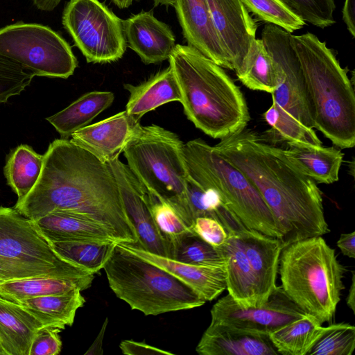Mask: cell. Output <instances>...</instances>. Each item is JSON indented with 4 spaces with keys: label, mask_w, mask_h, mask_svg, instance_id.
Returning a JSON list of instances; mask_svg holds the SVG:
<instances>
[{
    "label": "cell",
    "mask_w": 355,
    "mask_h": 355,
    "mask_svg": "<svg viewBox=\"0 0 355 355\" xmlns=\"http://www.w3.org/2000/svg\"><path fill=\"white\" fill-rule=\"evenodd\" d=\"M44 155L36 184L17 201L16 210L33 221L55 211L82 215L103 225L116 242L137 243L109 163L68 139L54 140Z\"/></svg>",
    "instance_id": "1"
},
{
    "label": "cell",
    "mask_w": 355,
    "mask_h": 355,
    "mask_svg": "<svg viewBox=\"0 0 355 355\" xmlns=\"http://www.w3.org/2000/svg\"><path fill=\"white\" fill-rule=\"evenodd\" d=\"M214 148L257 189L274 216L283 247L330 232L320 190L288 160L284 149L246 128Z\"/></svg>",
    "instance_id": "2"
},
{
    "label": "cell",
    "mask_w": 355,
    "mask_h": 355,
    "mask_svg": "<svg viewBox=\"0 0 355 355\" xmlns=\"http://www.w3.org/2000/svg\"><path fill=\"white\" fill-rule=\"evenodd\" d=\"M168 60L184 114L197 128L223 139L246 128V101L222 67L189 45L176 44Z\"/></svg>",
    "instance_id": "3"
},
{
    "label": "cell",
    "mask_w": 355,
    "mask_h": 355,
    "mask_svg": "<svg viewBox=\"0 0 355 355\" xmlns=\"http://www.w3.org/2000/svg\"><path fill=\"white\" fill-rule=\"evenodd\" d=\"M303 71L314 128L336 146L355 145V96L347 71L315 35H292Z\"/></svg>",
    "instance_id": "4"
},
{
    "label": "cell",
    "mask_w": 355,
    "mask_h": 355,
    "mask_svg": "<svg viewBox=\"0 0 355 355\" xmlns=\"http://www.w3.org/2000/svg\"><path fill=\"white\" fill-rule=\"evenodd\" d=\"M345 267L322 236L284 246L278 264L281 287L305 313L330 322L345 288Z\"/></svg>",
    "instance_id": "5"
},
{
    "label": "cell",
    "mask_w": 355,
    "mask_h": 355,
    "mask_svg": "<svg viewBox=\"0 0 355 355\" xmlns=\"http://www.w3.org/2000/svg\"><path fill=\"white\" fill-rule=\"evenodd\" d=\"M184 144L174 132L152 124L137 127L123 152L128 166L144 188L171 206L190 228Z\"/></svg>",
    "instance_id": "6"
},
{
    "label": "cell",
    "mask_w": 355,
    "mask_h": 355,
    "mask_svg": "<svg viewBox=\"0 0 355 355\" xmlns=\"http://www.w3.org/2000/svg\"><path fill=\"white\" fill-rule=\"evenodd\" d=\"M103 268L116 297L146 315L193 309L206 302L182 281L117 242Z\"/></svg>",
    "instance_id": "7"
},
{
    "label": "cell",
    "mask_w": 355,
    "mask_h": 355,
    "mask_svg": "<svg viewBox=\"0 0 355 355\" xmlns=\"http://www.w3.org/2000/svg\"><path fill=\"white\" fill-rule=\"evenodd\" d=\"M189 176L203 188H212L248 229L281 239L274 216L248 178L205 141L183 145Z\"/></svg>",
    "instance_id": "8"
},
{
    "label": "cell",
    "mask_w": 355,
    "mask_h": 355,
    "mask_svg": "<svg viewBox=\"0 0 355 355\" xmlns=\"http://www.w3.org/2000/svg\"><path fill=\"white\" fill-rule=\"evenodd\" d=\"M0 261L21 279L93 275L60 257L35 221L0 206Z\"/></svg>",
    "instance_id": "9"
},
{
    "label": "cell",
    "mask_w": 355,
    "mask_h": 355,
    "mask_svg": "<svg viewBox=\"0 0 355 355\" xmlns=\"http://www.w3.org/2000/svg\"><path fill=\"white\" fill-rule=\"evenodd\" d=\"M0 55L35 76L67 78L78 61L67 42L46 26L19 21L0 28Z\"/></svg>",
    "instance_id": "10"
},
{
    "label": "cell",
    "mask_w": 355,
    "mask_h": 355,
    "mask_svg": "<svg viewBox=\"0 0 355 355\" xmlns=\"http://www.w3.org/2000/svg\"><path fill=\"white\" fill-rule=\"evenodd\" d=\"M62 24L87 62H115L126 51L123 21L98 0H70Z\"/></svg>",
    "instance_id": "11"
},
{
    "label": "cell",
    "mask_w": 355,
    "mask_h": 355,
    "mask_svg": "<svg viewBox=\"0 0 355 355\" xmlns=\"http://www.w3.org/2000/svg\"><path fill=\"white\" fill-rule=\"evenodd\" d=\"M261 40L270 53L275 70L272 101L304 125L314 128L311 104L300 60L292 42V34L266 24Z\"/></svg>",
    "instance_id": "12"
},
{
    "label": "cell",
    "mask_w": 355,
    "mask_h": 355,
    "mask_svg": "<svg viewBox=\"0 0 355 355\" xmlns=\"http://www.w3.org/2000/svg\"><path fill=\"white\" fill-rule=\"evenodd\" d=\"M305 315L277 286L268 300L259 306L243 307L226 295L212 306L211 323L268 336Z\"/></svg>",
    "instance_id": "13"
},
{
    "label": "cell",
    "mask_w": 355,
    "mask_h": 355,
    "mask_svg": "<svg viewBox=\"0 0 355 355\" xmlns=\"http://www.w3.org/2000/svg\"><path fill=\"white\" fill-rule=\"evenodd\" d=\"M107 163L115 175L124 209L136 230L138 241L134 244L153 254L170 258V245L153 218L150 193L119 157Z\"/></svg>",
    "instance_id": "14"
},
{
    "label": "cell",
    "mask_w": 355,
    "mask_h": 355,
    "mask_svg": "<svg viewBox=\"0 0 355 355\" xmlns=\"http://www.w3.org/2000/svg\"><path fill=\"white\" fill-rule=\"evenodd\" d=\"M216 31L230 57L234 71L242 64L257 26L241 0H206Z\"/></svg>",
    "instance_id": "15"
},
{
    "label": "cell",
    "mask_w": 355,
    "mask_h": 355,
    "mask_svg": "<svg viewBox=\"0 0 355 355\" xmlns=\"http://www.w3.org/2000/svg\"><path fill=\"white\" fill-rule=\"evenodd\" d=\"M173 7L188 45L223 68L234 70L206 0H176Z\"/></svg>",
    "instance_id": "16"
},
{
    "label": "cell",
    "mask_w": 355,
    "mask_h": 355,
    "mask_svg": "<svg viewBox=\"0 0 355 355\" xmlns=\"http://www.w3.org/2000/svg\"><path fill=\"white\" fill-rule=\"evenodd\" d=\"M123 28L129 47L146 64L168 60L176 46L170 26L158 20L152 11L130 16L123 21Z\"/></svg>",
    "instance_id": "17"
},
{
    "label": "cell",
    "mask_w": 355,
    "mask_h": 355,
    "mask_svg": "<svg viewBox=\"0 0 355 355\" xmlns=\"http://www.w3.org/2000/svg\"><path fill=\"white\" fill-rule=\"evenodd\" d=\"M139 125L124 110L76 130L70 141L107 163L119 157Z\"/></svg>",
    "instance_id": "18"
},
{
    "label": "cell",
    "mask_w": 355,
    "mask_h": 355,
    "mask_svg": "<svg viewBox=\"0 0 355 355\" xmlns=\"http://www.w3.org/2000/svg\"><path fill=\"white\" fill-rule=\"evenodd\" d=\"M235 234L241 242L254 277L257 306H261L277 286L276 279L282 243L277 238L245 226Z\"/></svg>",
    "instance_id": "19"
},
{
    "label": "cell",
    "mask_w": 355,
    "mask_h": 355,
    "mask_svg": "<svg viewBox=\"0 0 355 355\" xmlns=\"http://www.w3.org/2000/svg\"><path fill=\"white\" fill-rule=\"evenodd\" d=\"M125 249L171 274L191 288L200 297L212 301L226 290L224 267L189 264L153 254L134 243L117 242Z\"/></svg>",
    "instance_id": "20"
},
{
    "label": "cell",
    "mask_w": 355,
    "mask_h": 355,
    "mask_svg": "<svg viewBox=\"0 0 355 355\" xmlns=\"http://www.w3.org/2000/svg\"><path fill=\"white\" fill-rule=\"evenodd\" d=\"M196 351L200 355H277L268 335L210 323Z\"/></svg>",
    "instance_id": "21"
},
{
    "label": "cell",
    "mask_w": 355,
    "mask_h": 355,
    "mask_svg": "<svg viewBox=\"0 0 355 355\" xmlns=\"http://www.w3.org/2000/svg\"><path fill=\"white\" fill-rule=\"evenodd\" d=\"M124 88L130 93L125 111L138 122L147 112L182 100L177 79L170 66L139 85L125 84Z\"/></svg>",
    "instance_id": "22"
},
{
    "label": "cell",
    "mask_w": 355,
    "mask_h": 355,
    "mask_svg": "<svg viewBox=\"0 0 355 355\" xmlns=\"http://www.w3.org/2000/svg\"><path fill=\"white\" fill-rule=\"evenodd\" d=\"M42 324L17 303L0 297V347L6 355H29Z\"/></svg>",
    "instance_id": "23"
},
{
    "label": "cell",
    "mask_w": 355,
    "mask_h": 355,
    "mask_svg": "<svg viewBox=\"0 0 355 355\" xmlns=\"http://www.w3.org/2000/svg\"><path fill=\"white\" fill-rule=\"evenodd\" d=\"M284 152L303 174L318 184H332L339 179L344 154L335 147L287 143Z\"/></svg>",
    "instance_id": "24"
},
{
    "label": "cell",
    "mask_w": 355,
    "mask_h": 355,
    "mask_svg": "<svg viewBox=\"0 0 355 355\" xmlns=\"http://www.w3.org/2000/svg\"><path fill=\"white\" fill-rule=\"evenodd\" d=\"M225 261L226 290L239 305L257 306L254 277L241 242L235 233L217 248Z\"/></svg>",
    "instance_id": "25"
},
{
    "label": "cell",
    "mask_w": 355,
    "mask_h": 355,
    "mask_svg": "<svg viewBox=\"0 0 355 355\" xmlns=\"http://www.w3.org/2000/svg\"><path fill=\"white\" fill-rule=\"evenodd\" d=\"M35 222L51 243L80 240L116 242L103 225L89 218L73 213L55 211Z\"/></svg>",
    "instance_id": "26"
},
{
    "label": "cell",
    "mask_w": 355,
    "mask_h": 355,
    "mask_svg": "<svg viewBox=\"0 0 355 355\" xmlns=\"http://www.w3.org/2000/svg\"><path fill=\"white\" fill-rule=\"evenodd\" d=\"M94 275L75 277H33L0 282V297L17 302L26 299L81 291L89 288Z\"/></svg>",
    "instance_id": "27"
},
{
    "label": "cell",
    "mask_w": 355,
    "mask_h": 355,
    "mask_svg": "<svg viewBox=\"0 0 355 355\" xmlns=\"http://www.w3.org/2000/svg\"><path fill=\"white\" fill-rule=\"evenodd\" d=\"M16 303L37 319L43 327H51L62 331L71 327L77 310L85 303L81 291H73L18 301Z\"/></svg>",
    "instance_id": "28"
},
{
    "label": "cell",
    "mask_w": 355,
    "mask_h": 355,
    "mask_svg": "<svg viewBox=\"0 0 355 355\" xmlns=\"http://www.w3.org/2000/svg\"><path fill=\"white\" fill-rule=\"evenodd\" d=\"M114 99V95L111 92H90L62 111L46 118V120L62 139H68L76 130L88 125L96 116L111 105Z\"/></svg>",
    "instance_id": "29"
},
{
    "label": "cell",
    "mask_w": 355,
    "mask_h": 355,
    "mask_svg": "<svg viewBox=\"0 0 355 355\" xmlns=\"http://www.w3.org/2000/svg\"><path fill=\"white\" fill-rule=\"evenodd\" d=\"M44 155L28 145H20L8 156L3 172L8 184L23 200L36 184L42 173Z\"/></svg>",
    "instance_id": "30"
},
{
    "label": "cell",
    "mask_w": 355,
    "mask_h": 355,
    "mask_svg": "<svg viewBox=\"0 0 355 355\" xmlns=\"http://www.w3.org/2000/svg\"><path fill=\"white\" fill-rule=\"evenodd\" d=\"M323 328L316 318L306 314L270 333L268 336L279 354L306 355Z\"/></svg>",
    "instance_id": "31"
},
{
    "label": "cell",
    "mask_w": 355,
    "mask_h": 355,
    "mask_svg": "<svg viewBox=\"0 0 355 355\" xmlns=\"http://www.w3.org/2000/svg\"><path fill=\"white\" fill-rule=\"evenodd\" d=\"M239 80L252 90L272 94L275 89L273 60L263 40L255 39L239 69L235 71Z\"/></svg>",
    "instance_id": "32"
},
{
    "label": "cell",
    "mask_w": 355,
    "mask_h": 355,
    "mask_svg": "<svg viewBox=\"0 0 355 355\" xmlns=\"http://www.w3.org/2000/svg\"><path fill=\"white\" fill-rule=\"evenodd\" d=\"M116 241L80 240L53 242L55 251L62 258L94 275L103 268Z\"/></svg>",
    "instance_id": "33"
},
{
    "label": "cell",
    "mask_w": 355,
    "mask_h": 355,
    "mask_svg": "<svg viewBox=\"0 0 355 355\" xmlns=\"http://www.w3.org/2000/svg\"><path fill=\"white\" fill-rule=\"evenodd\" d=\"M263 119L271 127L268 132L274 141L320 146L322 141L313 128H308L272 101L263 113Z\"/></svg>",
    "instance_id": "34"
},
{
    "label": "cell",
    "mask_w": 355,
    "mask_h": 355,
    "mask_svg": "<svg viewBox=\"0 0 355 355\" xmlns=\"http://www.w3.org/2000/svg\"><path fill=\"white\" fill-rule=\"evenodd\" d=\"M171 259L196 266L225 268V259L218 249L194 234L184 236L176 243Z\"/></svg>",
    "instance_id": "35"
},
{
    "label": "cell",
    "mask_w": 355,
    "mask_h": 355,
    "mask_svg": "<svg viewBox=\"0 0 355 355\" xmlns=\"http://www.w3.org/2000/svg\"><path fill=\"white\" fill-rule=\"evenodd\" d=\"M355 348V327L345 322L331 324L309 349V355H352Z\"/></svg>",
    "instance_id": "36"
},
{
    "label": "cell",
    "mask_w": 355,
    "mask_h": 355,
    "mask_svg": "<svg viewBox=\"0 0 355 355\" xmlns=\"http://www.w3.org/2000/svg\"><path fill=\"white\" fill-rule=\"evenodd\" d=\"M257 19L277 26L288 33L301 29L306 24L280 0H241Z\"/></svg>",
    "instance_id": "37"
},
{
    "label": "cell",
    "mask_w": 355,
    "mask_h": 355,
    "mask_svg": "<svg viewBox=\"0 0 355 355\" xmlns=\"http://www.w3.org/2000/svg\"><path fill=\"white\" fill-rule=\"evenodd\" d=\"M150 207L157 227L170 245L171 257L176 243L184 236L193 233L171 206L151 194Z\"/></svg>",
    "instance_id": "38"
},
{
    "label": "cell",
    "mask_w": 355,
    "mask_h": 355,
    "mask_svg": "<svg viewBox=\"0 0 355 355\" xmlns=\"http://www.w3.org/2000/svg\"><path fill=\"white\" fill-rule=\"evenodd\" d=\"M306 24L320 28L336 23L334 0H280Z\"/></svg>",
    "instance_id": "39"
},
{
    "label": "cell",
    "mask_w": 355,
    "mask_h": 355,
    "mask_svg": "<svg viewBox=\"0 0 355 355\" xmlns=\"http://www.w3.org/2000/svg\"><path fill=\"white\" fill-rule=\"evenodd\" d=\"M35 75L20 64L0 55V103L19 94L28 86Z\"/></svg>",
    "instance_id": "40"
},
{
    "label": "cell",
    "mask_w": 355,
    "mask_h": 355,
    "mask_svg": "<svg viewBox=\"0 0 355 355\" xmlns=\"http://www.w3.org/2000/svg\"><path fill=\"white\" fill-rule=\"evenodd\" d=\"M190 230L195 235L215 248L221 246L228 237L222 224L209 216L196 218Z\"/></svg>",
    "instance_id": "41"
},
{
    "label": "cell",
    "mask_w": 355,
    "mask_h": 355,
    "mask_svg": "<svg viewBox=\"0 0 355 355\" xmlns=\"http://www.w3.org/2000/svg\"><path fill=\"white\" fill-rule=\"evenodd\" d=\"M60 329L43 327L36 334L30 349L29 355H58L62 349Z\"/></svg>",
    "instance_id": "42"
},
{
    "label": "cell",
    "mask_w": 355,
    "mask_h": 355,
    "mask_svg": "<svg viewBox=\"0 0 355 355\" xmlns=\"http://www.w3.org/2000/svg\"><path fill=\"white\" fill-rule=\"evenodd\" d=\"M119 347L124 354L128 355H149V354H167L173 355V353L162 350L144 343L136 342L132 340H123Z\"/></svg>",
    "instance_id": "43"
},
{
    "label": "cell",
    "mask_w": 355,
    "mask_h": 355,
    "mask_svg": "<svg viewBox=\"0 0 355 355\" xmlns=\"http://www.w3.org/2000/svg\"><path fill=\"white\" fill-rule=\"evenodd\" d=\"M336 244L343 255L355 258V232L341 234Z\"/></svg>",
    "instance_id": "44"
},
{
    "label": "cell",
    "mask_w": 355,
    "mask_h": 355,
    "mask_svg": "<svg viewBox=\"0 0 355 355\" xmlns=\"http://www.w3.org/2000/svg\"><path fill=\"white\" fill-rule=\"evenodd\" d=\"M343 21L349 33L355 37V0H345L343 8Z\"/></svg>",
    "instance_id": "45"
},
{
    "label": "cell",
    "mask_w": 355,
    "mask_h": 355,
    "mask_svg": "<svg viewBox=\"0 0 355 355\" xmlns=\"http://www.w3.org/2000/svg\"><path fill=\"white\" fill-rule=\"evenodd\" d=\"M107 324V319L106 318L103 327H102L100 333L98 335V338H96V340L94 342L93 345L89 349V350L85 353V354H98V350H100L101 353L102 352V340L103 338V335L105 330L106 324Z\"/></svg>",
    "instance_id": "46"
},
{
    "label": "cell",
    "mask_w": 355,
    "mask_h": 355,
    "mask_svg": "<svg viewBox=\"0 0 355 355\" xmlns=\"http://www.w3.org/2000/svg\"><path fill=\"white\" fill-rule=\"evenodd\" d=\"M21 279L20 276L0 261V282Z\"/></svg>",
    "instance_id": "47"
},
{
    "label": "cell",
    "mask_w": 355,
    "mask_h": 355,
    "mask_svg": "<svg viewBox=\"0 0 355 355\" xmlns=\"http://www.w3.org/2000/svg\"><path fill=\"white\" fill-rule=\"evenodd\" d=\"M36 8L42 11H52L61 0H32Z\"/></svg>",
    "instance_id": "48"
},
{
    "label": "cell",
    "mask_w": 355,
    "mask_h": 355,
    "mask_svg": "<svg viewBox=\"0 0 355 355\" xmlns=\"http://www.w3.org/2000/svg\"><path fill=\"white\" fill-rule=\"evenodd\" d=\"M352 283L349 289L348 295L346 298L347 306L353 311H355V275L352 272Z\"/></svg>",
    "instance_id": "49"
},
{
    "label": "cell",
    "mask_w": 355,
    "mask_h": 355,
    "mask_svg": "<svg viewBox=\"0 0 355 355\" xmlns=\"http://www.w3.org/2000/svg\"><path fill=\"white\" fill-rule=\"evenodd\" d=\"M119 8L123 9L130 7L134 0H110Z\"/></svg>",
    "instance_id": "50"
},
{
    "label": "cell",
    "mask_w": 355,
    "mask_h": 355,
    "mask_svg": "<svg viewBox=\"0 0 355 355\" xmlns=\"http://www.w3.org/2000/svg\"><path fill=\"white\" fill-rule=\"evenodd\" d=\"M175 1L176 0H153L155 6H157L159 5H164L166 6H173Z\"/></svg>",
    "instance_id": "51"
},
{
    "label": "cell",
    "mask_w": 355,
    "mask_h": 355,
    "mask_svg": "<svg viewBox=\"0 0 355 355\" xmlns=\"http://www.w3.org/2000/svg\"><path fill=\"white\" fill-rule=\"evenodd\" d=\"M0 355H6L4 352L1 349V347H0Z\"/></svg>",
    "instance_id": "52"
}]
</instances>
